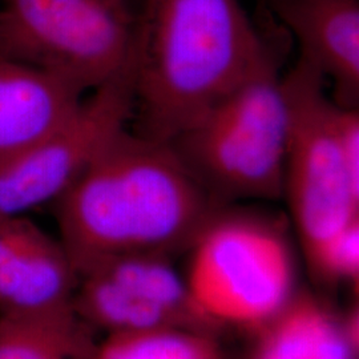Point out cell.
I'll list each match as a JSON object with an SVG mask.
<instances>
[{"label":"cell","instance_id":"1","mask_svg":"<svg viewBox=\"0 0 359 359\" xmlns=\"http://www.w3.org/2000/svg\"><path fill=\"white\" fill-rule=\"evenodd\" d=\"M56 203L77 277L118 257L188 252L222 206L167 142L124 129Z\"/></svg>","mask_w":359,"mask_h":359},{"label":"cell","instance_id":"2","mask_svg":"<svg viewBox=\"0 0 359 359\" xmlns=\"http://www.w3.org/2000/svg\"><path fill=\"white\" fill-rule=\"evenodd\" d=\"M273 52L241 0H142L129 63L132 130L170 142Z\"/></svg>","mask_w":359,"mask_h":359},{"label":"cell","instance_id":"3","mask_svg":"<svg viewBox=\"0 0 359 359\" xmlns=\"http://www.w3.org/2000/svg\"><path fill=\"white\" fill-rule=\"evenodd\" d=\"M289 137L283 198L310 273L359 224L358 108L341 107L318 71L298 59L283 76Z\"/></svg>","mask_w":359,"mask_h":359},{"label":"cell","instance_id":"4","mask_svg":"<svg viewBox=\"0 0 359 359\" xmlns=\"http://www.w3.org/2000/svg\"><path fill=\"white\" fill-rule=\"evenodd\" d=\"M276 51L170 142L218 204L283 198L289 109Z\"/></svg>","mask_w":359,"mask_h":359},{"label":"cell","instance_id":"5","mask_svg":"<svg viewBox=\"0 0 359 359\" xmlns=\"http://www.w3.org/2000/svg\"><path fill=\"white\" fill-rule=\"evenodd\" d=\"M188 252L189 292L219 329L257 333L298 292V257L289 219L222 206Z\"/></svg>","mask_w":359,"mask_h":359},{"label":"cell","instance_id":"6","mask_svg":"<svg viewBox=\"0 0 359 359\" xmlns=\"http://www.w3.org/2000/svg\"><path fill=\"white\" fill-rule=\"evenodd\" d=\"M130 0H0V59L92 90L130 62Z\"/></svg>","mask_w":359,"mask_h":359},{"label":"cell","instance_id":"7","mask_svg":"<svg viewBox=\"0 0 359 359\" xmlns=\"http://www.w3.org/2000/svg\"><path fill=\"white\" fill-rule=\"evenodd\" d=\"M133 116L130 65L92 90L62 124L0 164V216L57 201Z\"/></svg>","mask_w":359,"mask_h":359},{"label":"cell","instance_id":"8","mask_svg":"<svg viewBox=\"0 0 359 359\" xmlns=\"http://www.w3.org/2000/svg\"><path fill=\"white\" fill-rule=\"evenodd\" d=\"M268 8L295 39L298 59L330 86L334 102L358 108V0H270Z\"/></svg>","mask_w":359,"mask_h":359},{"label":"cell","instance_id":"9","mask_svg":"<svg viewBox=\"0 0 359 359\" xmlns=\"http://www.w3.org/2000/svg\"><path fill=\"white\" fill-rule=\"evenodd\" d=\"M84 95L65 77L0 59V164L62 124Z\"/></svg>","mask_w":359,"mask_h":359},{"label":"cell","instance_id":"10","mask_svg":"<svg viewBox=\"0 0 359 359\" xmlns=\"http://www.w3.org/2000/svg\"><path fill=\"white\" fill-rule=\"evenodd\" d=\"M77 283L62 243L36 225L0 265V314H36L71 306Z\"/></svg>","mask_w":359,"mask_h":359},{"label":"cell","instance_id":"11","mask_svg":"<svg viewBox=\"0 0 359 359\" xmlns=\"http://www.w3.org/2000/svg\"><path fill=\"white\" fill-rule=\"evenodd\" d=\"M248 359H358L341 316L321 299L297 292L283 311L257 333Z\"/></svg>","mask_w":359,"mask_h":359},{"label":"cell","instance_id":"12","mask_svg":"<svg viewBox=\"0 0 359 359\" xmlns=\"http://www.w3.org/2000/svg\"><path fill=\"white\" fill-rule=\"evenodd\" d=\"M93 329L74 304L36 314H0V359H92Z\"/></svg>","mask_w":359,"mask_h":359},{"label":"cell","instance_id":"13","mask_svg":"<svg viewBox=\"0 0 359 359\" xmlns=\"http://www.w3.org/2000/svg\"><path fill=\"white\" fill-rule=\"evenodd\" d=\"M74 308L93 330H103L107 335L165 329L191 330L168 309L99 274L79 278Z\"/></svg>","mask_w":359,"mask_h":359},{"label":"cell","instance_id":"14","mask_svg":"<svg viewBox=\"0 0 359 359\" xmlns=\"http://www.w3.org/2000/svg\"><path fill=\"white\" fill-rule=\"evenodd\" d=\"M86 274L103 276L136 294L164 306L177 316L191 330L216 335L221 330L196 305L185 276L180 274L173 266L172 257L157 255L118 257Z\"/></svg>","mask_w":359,"mask_h":359},{"label":"cell","instance_id":"15","mask_svg":"<svg viewBox=\"0 0 359 359\" xmlns=\"http://www.w3.org/2000/svg\"><path fill=\"white\" fill-rule=\"evenodd\" d=\"M92 359H224L216 334L184 329L111 334Z\"/></svg>","mask_w":359,"mask_h":359},{"label":"cell","instance_id":"16","mask_svg":"<svg viewBox=\"0 0 359 359\" xmlns=\"http://www.w3.org/2000/svg\"><path fill=\"white\" fill-rule=\"evenodd\" d=\"M341 316V323L344 332L346 334L350 344L359 350V308L357 304H353Z\"/></svg>","mask_w":359,"mask_h":359},{"label":"cell","instance_id":"17","mask_svg":"<svg viewBox=\"0 0 359 359\" xmlns=\"http://www.w3.org/2000/svg\"><path fill=\"white\" fill-rule=\"evenodd\" d=\"M270 0H261V3L264 4V6H266L268 7V4H269Z\"/></svg>","mask_w":359,"mask_h":359}]
</instances>
